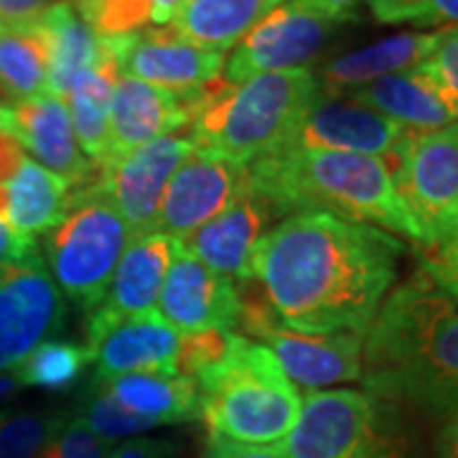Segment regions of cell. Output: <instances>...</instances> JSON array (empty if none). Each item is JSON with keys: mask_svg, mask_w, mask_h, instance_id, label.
Segmentation results:
<instances>
[{"mask_svg": "<svg viewBox=\"0 0 458 458\" xmlns=\"http://www.w3.org/2000/svg\"><path fill=\"white\" fill-rule=\"evenodd\" d=\"M405 247L385 229L327 212L291 214L262 234L250 262L283 327L364 336L394 288Z\"/></svg>", "mask_w": 458, "mask_h": 458, "instance_id": "1", "label": "cell"}, {"mask_svg": "<svg viewBox=\"0 0 458 458\" xmlns=\"http://www.w3.org/2000/svg\"><path fill=\"white\" fill-rule=\"evenodd\" d=\"M361 385L430 420L458 418V295L423 267L394 285L364 334Z\"/></svg>", "mask_w": 458, "mask_h": 458, "instance_id": "2", "label": "cell"}, {"mask_svg": "<svg viewBox=\"0 0 458 458\" xmlns=\"http://www.w3.org/2000/svg\"><path fill=\"white\" fill-rule=\"evenodd\" d=\"M250 168V183L278 216L327 212L400 234L423 247L426 237L397 194L387 158L283 148Z\"/></svg>", "mask_w": 458, "mask_h": 458, "instance_id": "3", "label": "cell"}, {"mask_svg": "<svg viewBox=\"0 0 458 458\" xmlns=\"http://www.w3.org/2000/svg\"><path fill=\"white\" fill-rule=\"evenodd\" d=\"M318 92L311 69L267 72L237 84L219 77L194 95H183L191 117L189 138L201 156L255 164L291 143Z\"/></svg>", "mask_w": 458, "mask_h": 458, "instance_id": "4", "label": "cell"}, {"mask_svg": "<svg viewBox=\"0 0 458 458\" xmlns=\"http://www.w3.org/2000/svg\"><path fill=\"white\" fill-rule=\"evenodd\" d=\"M194 382L209 436L273 448L301 418L303 400L273 352L240 334H232L227 354Z\"/></svg>", "mask_w": 458, "mask_h": 458, "instance_id": "5", "label": "cell"}, {"mask_svg": "<svg viewBox=\"0 0 458 458\" xmlns=\"http://www.w3.org/2000/svg\"><path fill=\"white\" fill-rule=\"evenodd\" d=\"M405 408L367 390H318L276 445L285 458H420Z\"/></svg>", "mask_w": 458, "mask_h": 458, "instance_id": "6", "label": "cell"}, {"mask_svg": "<svg viewBox=\"0 0 458 458\" xmlns=\"http://www.w3.org/2000/svg\"><path fill=\"white\" fill-rule=\"evenodd\" d=\"M132 240L128 222L107 199L87 183L72 186L66 214L47 234V262L56 288L84 311L99 309Z\"/></svg>", "mask_w": 458, "mask_h": 458, "instance_id": "7", "label": "cell"}, {"mask_svg": "<svg viewBox=\"0 0 458 458\" xmlns=\"http://www.w3.org/2000/svg\"><path fill=\"white\" fill-rule=\"evenodd\" d=\"M240 291V321L250 336L273 352L291 382L306 390H324L361 379V344L357 334H301L283 327L273 313L260 283L247 278L237 283Z\"/></svg>", "mask_w": 458, "mask_h": 458, "instance_id": "8", "label": "cell"}, {"mask_svg": "<svg viewBox=\"0 0 458 458\" xmlns=\"http://www.w3.org/2000/svg\"><path fill=\"white\" fill-rule=\"evenodd\" d=\"M397 194L428 245L458 212V120L438 131H408L394 150Z\"/></svg>", "mask_w": 458, "mask_h": 458, "instance_id": "9", "label": "cell"}, {"mask_svg": "<svg viewBox=\"0 0 458 458\" xmlns=\"http://www.w3.org/2000/svg\"><path fill=\"white\" fill-rule=\"evenodd\" d=\"M191 153V138L174 132L123 156H113L105 158L102 164H95L92 176L84 183L113 204L128 222L132 237H143L156 227V216L161 209L168 181L174 179L179 165Z\"/></svg>", "mask_w": 458, "mask_h": 458, "instance_id": "10", "label": "cell"}, {"mask_svg": "<svg viewBox=\"0 0 458 458\" xmlns=\"http://www.w3.org/2000/svg\"><path fill=\"white\" fill-rule=\"evenodd\" d=\"M64 298L41 255L0 265V372L16 369L64 327Z\"/></svg>", "mask_w": 458, "mask_h": 458, "instance_id": "11", "label": "cell"}, {"mask_svg": "<svg viewBox=\"0 0 458 458\" xmlns=\"http://www.w3.org/2000/svg\"><path fill=\"white\" fill-rule=\"evenodd\" d=\"M181 334L158 311L113 316L89 313L87 354L95 379L117 375H176Z\"/></svg>", "mask_w": 458, "mask_h": 458, "instance_id": "12", "label": "cell"}, {"mask_svg": "<svg viewBox=\"0 0 458 458\" xmlns=\"http://www.w3.org/2000/svg\"><path fill=\"white\" fill-rule=\"evenodd\" d=\"M334 26V21L318 16L301 0H288L234 47L222 80L237 84L255 74L306 69L324 51Z\"/></svg>", "mask_w": 458, "mask_h": 458, "instance_id": "13", "label": "cell"}, {"mask_svg": "<svg viewBox=\"0 0 458 458\" xmlns=\"http://www.w3.org/2000/svg\"><path fill=\"white\" fill-rule=\"evenodd\" d=\"M120 74L135 77L174 95H194L222 77L225 56L186 41L174 26L143 29L105 38Z\"/></svg>", "mask_w": 458, "mask_h": 458, "instance_id": "14", "label": "cell"}, {"mask_svg": "<svg viewBox=\"0 0 458 458\" xmlns=\"http://www.w3.org/2000/svg\"><path fill=\"white\" fill-rule=\"evenodd\" d=\"M250 186L247 165L194 150L168 181L153 232L181 240L225 212Z\"/></svg>", "mask_w": 458, "mask_h": 458, "instance_id": "15", "label": "cell"}, {"mask_svg": "<svg viewBox=\"0 0 458 458\" xmlns=\"http://www.w3.org/2000/svg\"><path fill=\"white\" fill-rule=\"evenodd\" d=\"M158 313L176 331H232L240 321V291L227 276L191 258L176 240V255L158 295Z\"/></svg>", "mask_w": 458, "mask_h": 458, "instance_id": "16", "label": "cell"}, {"mask_svg": "<svg viewBox=\"0 0 458 458\" xmlns=\"http://www.w3.org/2000/svg\"><path fill=\"white\" fill-rule=\"evenodd\" d=\"M405 132L408 131L390 117L364 107L352 98H328L318 92L285 148L339 150L393 161Z\"/></svg>", "mask_w": 458, "mask_h": 458, "instance_id": "17", "label": "cell"}, {"mask_svg": "<svg viewBox=\"0 0 458 458\" xmlns=\"http://www.w3.org/2000/svg\"><path fill=\"white\" fill-rule=\"evenodd\" d=\"M0 131L13 135L38 164L72 181V186L84 183L95 171V164L80 150L66 102L51 92L0 102Z\"/></svg>", "mask_w": 458, "mask_h": 458, "instance_id": "18", "label": "cell"}, {"mask_svg": "<svg viewBox=\"0 0 458 458\" xmlns=\"http://www.w3.org/2000/svg\"><path fill=\"white\" fill-rule=\"evenodd\" d=\"M276 216L278 212L250 186L225 212L216 214L191 234L181 237L179 245L191 258L212 267L214 273L242 283L250 278V262L255 247Z\"/></svg>", "mask_w": 458, "mask_h": 458, "instance_id": "19", "label": "cell"}, {"mask_svg": "<svg viewBox=\"0 0 458 458\" xmlns=\"http://www.w3.org/2000/svg\"><path fill=\"white\" fill-rule=\"evenodd\" d=\"M189 123L186 98L120 74L110 107L107 158L174 135L181 128H189Z\"/></svg>", "mask_w": 458, "mask_h": 458, "instance_id": "20", "label": "cell"}, {"mask_svg": "<svg viewBox=\"0 0 458 458\" xmlns=\"http://www.w3.org/2000/svg\"><path fill=\"white\" fill-rule=\"evenodd\" d=\"M443 31L397 33L364 49L349 51L321 66L316 82L328 98H349L367 84L412 66H420L441 44Z\"/></svg>", "mask_w": 458, "mask_h": 458, "instance_id": "21", "label": "cell"}, {"mask_svg": "<svg viewBox=\"0 0 458 458\" xmlns=\"http://www.w3.org/2000/svg\"><path fill=\"white\" fill-rule=\"evenodd\" d=\"M349 98L390 117L405 131L428 132L456 123V114L451 113L438 84L433 82V77L423 64L382 77L352 92Z\"/></svg>", "mask_w": 458, "mask_h": 458, "instance_id": "22", "label": "cell"}, {"mask_svg": "<svg viewBox=\"0 0 458 458\" xmlns=\"http://www.w3.org/2000/svg\"><path fill=\"white\" fill-rule=\"evenodd\" d=\"M174 255H176V240L168 234L150 232L143 237H135L117 262L107 295L99 309L113 316L153 311Z\"/></svg>", "mask_w": 458, "mask_h": 458, "instance_id": "23", "label": "cell"}, {"mask_svg": "<svg viewBox=\"0 0 458 458\" xmlns=\"http://www.w3.org/2000/svg\"><path fill=\"white\" fill-rule=\"evenodd\" d=\"M41 23L51 41L47 92L64 99L66 92L102 62L105 38L92 31V26L77 13L69 0H56L41 16Z\"/></svg>", "mask_w": 458, "mask_h": 458, "instance_id": "24", "label": "cell"}, {"mask_svg": "<svg viewBox=\"0 0 458 458\" xmlns=\"http://www.w3.org/2000/svg\"><path fill=\"white\" fill-rule=\"evenodd\" d=\"M5 222L21 234H49L62 222L72 197V181L26 156L5 186Z\"/></svg>", "mask_w": 458, "mask_h": 458, "instance_id": "25", "label": "cell"}, {"mask_svg": "<svg viewBox=\"0 0 458 458\" xmlns=\"http://www.w3.org/2000/svg\"><path fill=\"white\" fill-rule=\"evenodd\" d=\"M283 3L288 0H191L171 26L201 49L225 54Z\"/></svg>", "mask_w": 458, "mask_h": 458, "instance_id": "26", "label": "cell"}, {"mask_svg": "<svg viewBox=\"0 0 458 458\" xmlns=\"http://www.w3.org/2000/svg\"><path fill=\"white\" fill-rule=\"evenodd\" d=\"M114 400L156 426L199 420L197 382L181 375H117L95 379Z\"/></svg>", "mask_w": 458, "mask_h": 458, "instance_id": "27", "label": "cell"}, {"mask_svg": "<svg viewBox=\"0 0 458 458\" xmlns=\"http://www.w3.org/2000/svg\"><path fill=\"white\" fill-rule=\"evenodd\" d=\"M51 64L49 33L41 16L0 26V99L18 102L47 92Z\"/></svg>", "mask_w": 458, "mask_h": 458, "instance_id": "28", "label": "cell"}, {"mask_svg": "<svg viewBox=\"0 0 458 458\" xmlns=\"http://www.w3.org/2000/svg\"><path fill=\"white\" fill-rule=\"evenodd\" d=\"M120 80V66L105 44V56L89 74L66 92V107L74 123V135L87 161L102 164L110 143V107L114 87Z\"/></svg>", "mask_w": 458, "mask_h": 458, "instance_id": "29", "label": "cell"}, {"mask_svg": "<svg viewBox=\"0 0 458 458\" xmlns=\"http://www.w3.org/2000/svg\"><path fill=\"white\" fill-rule=\"evenodd\" d=\"M89 364L87 349L77 342L49 339L38 344L26 360L13 369L21 387H41L49 393H62L74 387L82 379Z\"/></svg>", "mask_w": 458, "mask_h": 458, "instance_id": "30", "label": "cell"}, {"mask_svg": "<svg viewBox=\"0 0 458 458\" xmlns=\"http://www.w3.org/2000/svg\"><path fill=\"white\" fill-rule=\"evenodd\" d=\"M64 423L62 412L47 410L0 412V458H38Z\"/></svg>", "mask_w": 458, "mask_h": 458, "instance_id": "31", "label": "cell"}, {"mask_svg": "<svg viewBox=\"0 0 458 458\" xmlns=\"http://www.w3.org/2000/svg\"><path fill=\"white\" fill-rule=\"evenodd\" d=\"M77 418H82L84 423L92 428L102 441L107 443L120 441V438H131V436H138L143 430L158 428L153 420L140 418V415H135L128 408H123L113 394L107 393L102 385H98V382H92L87 387Z\"/></svg>", "mask_w": 458, "mask_h": 458, "instance_id": "32", "label": "cell"}, {"mask_svg": "<svg viewBox=\"0 0 458 458\" xmlns=\"http://www.w3.org/2000/svg\"><path fill=\"white\" fill-rule=\"evenodd\" d=\"M99 38L143 31L153 8L150 0H69Z\"/></svg>", "mask_w": 458, "mask_h": 458, "instance_id": "33", "label": "cell"}, {"mask_svg": "<svg viewBox=\"0 0 458 458\" xmlns=\"http://www.w3.org/2000/svg\"><path fill=\"white\" fill-rule=\"evenodd\" d=\"M234 331H191L181 336L179 360H176V375L197 379L204 369L214 367L227 354L229 342Z\"/></svg>", "mask_w": 458, "mask_h": 458, "instance_id": "34", "label": "cell"}, {"mask_svg": "<svg viewBox=\"0 0 458 458\" xmlns=\"http://www.w3.org/2000/svg\"><path fill=\"white\" fill-rule=\"evenodd\" d=\"M113 448L82 418H72L54 433L38 458H110Z\"/></svg>", "mask_w": 458, "mask_h": 458, "instance_id": "35", "label": "cell"}, {"mask_svg": "<svg viewBox=\"0 0 458 458\" xmlns=\"http://www.w3.org/2000/svg\"><path fill=\"white\" fill-rule=\"evenodd\" d=\"M420 267L445 291L458 295V212L436 240L420 247Z\"/></svg>", "mask_w": 458, "mask_h": 458, "instance_id": "36", "label": "cell"}, {"mask_svg": "<svg viewBox=\"0 0 458 458\" xmlns=\"http://www.w3.org/2000/svg\"><path fill=\"white\" fill-rule=\"evenodd\" d=\"M423 66L428 74L433 77V82L438 84L443 98L448 102L451 113L458 120V29H445L443 31L438 49L428 56Z\"/></svg>", "mask_w": 458, "mask_h": 458, "instance_id": "37", "label": "cell"}, {"mask_svg": "<svg viewBox=\"0 0 458 458\" xmlns=\"http://www.w3.org/2000/svg\"><path fill=\"white\" fill-rule=\"evenodd\" d=\"M372 16L379 23H415L433 26L430 0H367Z\"/></svg>", "mask_w": 458, "mask_h": 458, "instance_id": "38", "label": "cell"}, {"mask_svg": "<svg viewBox=\"0 0 458 458\" xmlns=\"http://www.w3.org/2000/svg\"><path fill=\"white\" fill-rule=\"evenodd\" d=\"M38 255L36 240L29 234H21L5 219H0V265L3 262H23Z\"/></svg>", "mask_w": 458, "mask_h": 458, "instance_id": "39", "label": "cell"}, {"mask_svg": "<svg viewBox=\"0 0 458 458\" xmlns=\"http://www.w3.org/2000/svg\"><path fill=\"white\" fill-rule=\"evenodd\" d=\"M207 456L209 458H285L278 448H260V445H242L232 443L219 436H209L207 441Z\"/></svg>", "mask_w": 458, "mask_h": 458, "instance_id": "40", "label": "cell"}, {"mask_svg": "<svg viewBox=\"0 0 458 458\" xmlns=\"http://www.w3.org/2000/svg\"><path fill=\"white\" fill-rule=\"evenodd\" d=\"M56 0H0V26L29 23L44 16Z\"/></svg>", "mask_w": 458, "mask_h": 458, "instance_id": "41", "label": "cell"}, {"mask_svg": "<svg viewBox=\"0 0 458 458\" xmlns=\"http://www.w3.org/2000/svg\"><path fill=\"white\" fill-rule=\"evenodd\" d=\"M176 445L161 438H128L120 443L110 458H174Z\"/></svg>", "mask_w": 458, "mask_h": 458, "instance_id": "42", "label": "cell"}, {"mask_svg": "<svg viewBox=\"0 0 458 458\" xmlns=\"http://www.w3.org/2000/svg\"><path fill=\"white\" fill-rule=\"evenodd\" d=\"M306 8L316 11L318 16L328 18L334 23H344V21H352L357 18L360 8L367 0H301Z\"/></svg>", "mask_w": 458, "mask_h": 458, "instance_id": "43", "label": "cell"}, {"mask_svg": "<svg viewBox=\"0 0 458 458\" xmlns=\"http://www.w3.org/2000/svg\"><path fill=\"white\" fill-rule=\"evenodd\" d=\"M23 161H26V150L21 148V143L13 135L0 131V186H5L8 181L13 179V174Z\"/></svg>", "mask_w": 458, "mask_h": 458, "instance_id": "44", "label": "cell"}, {"mask_svg": "<svg viewBox=\"0 0 458 458\" xmlns=\"http://www.w3.org/2000/svg\"><path fill=\"white\" fill-rule=\"evenodd\" d=\"M191 0H150V8H153V18L150 23H158V26H171L174 18L179 16L181 11L189 5Z\"/></svg>", "mask_w": 458, "mask_h": 458, "instance_id": "45", "label": "cell"}, {"mask_svg": "<svg viewBox=\"0 0 458 458\" xmlns=\"http://www.w3.org/2000/svg\"><path fill=\"white\" fill-rule=\"evenodd\" d=\"M436 454L438 458H458V418L443 423L441 433L436 438Z\"/></svg>", "mask_w": 458, "mask_h": 458, "instance_id": "46", "label": "cell"}, {"mask_svg": "<svg viewBox=\"0 0 458 458\" xmlns=\"http://www.w3.org/2000/svg\"><path fill=\"white\" fill-rule=\"evenodd\" d=\"M433 8V26L458 29V0H430Z\"/></svg>", "mask_w": 458, "mask_h": 458, "instance_id": "47", "label": "cell"}, {"mask_svg": "<svg viewBox=\"0 0 458 458\" xmlns=\"http://www.w3.org/2000/svg\"><path fill=\"white\" fill-rule=\"evenodd\" d=\"M21 390V382H18V377L13 372H8V375H3L0 372V405H5L13 394Z\"/></svg>", "mask_w": 458, "mask_h": 458, "instance_id": "48", "label": "cell"}]
</instances>
